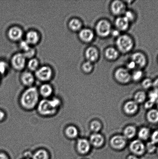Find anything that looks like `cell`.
<instances>
[{
  "label": "cell",
  "instance_id": "obj_1",
  "mask_svg": "<svg viewBox=\"0 0 158 159\" xmlns=\"http://www.w3.org/2000/svg\"><path fill=\"white\" fill-rule=\"evenodd\" d=\"M39 93L35 87H29L23 93L21 98V105L24 108L32 110L38 105Z\"/></svg>",
  "mask_w": 158,
  "mask_h": 159
},
{
  "label": "cell",
  "instance_id": "obj_2",
  "mask_svg": "<svg viewBox=\"0 0 158 159\" xmlns=\"http://www.w3.org/2000/svg\"><path fill=\"white\" fill-rule=\"evenodd\" d=\"M60 104L61 101L58 98L43 99L38 103V110L40 114L49 116L55 113Z\"/></svg>",
  "mask_w": 158,
  "mask_h": 159
},
{
  "label": "cell",
  "instance_id": "obj_3",
  "mask_svg": "<svg viewBox=\"0 0 158 159\" xmlns=\"http://www.w3.org/2000/svg\"><path fill=\"white\" fill-rule=\"evenodd\" d=\"M116 43L119 50L123 53L131 51L134 45L132 38L126 35L118 37Z\"/></svg>",
  "mask_w": 158,
  "mask_h": 159
},
{
  "label": "cell",
  "instance_id": "obj_4",
  "mask_svg": "<svg viewBox=\"0 0 158 159\" xmlns=\"http://www.w3.org/2000/svg\"><path fill=\"white\" fill-rule=\"evenodd\" d=\"M96 29L97 34L101 37H107L111 32L110 23L107 20H105L99 21L96 26Z\"/></svg>",
  "mask_w": 158,
  "mask_h": 159
},
{
  "label": "cell",
  "instance_id": "obj_5",
  "mask_svg": "<svg viewBox=\"0 0 158 159\" xmlns=\"http://www.w3.org/2000/svg\"><path fill=\"white\" fill-rule=\"evenodd\" d=\"M52 76V70L49 66L40 67L35 71L36 77L40 81L42 82H46L50 80Z\"/></svg>",
  "mask_w": 158,
  "mask_h": 159
},
{
  "label": "cell",
  "instance_id": "obj_6",
  "mask_svg": "<svg viewBox=\"0 0 158 159\" xmlns=\"http://www.w3.org/2000/svg\"><path fill=\"white\" fill-rule=\"evenodd\" d=\"M26 58L23 53H18L12 57L11 64L14 69L17 71H21L26 66Z\"/></svg>",
  "mask_w": 158,
  "mask_h": 159
},
{
  "label": "cell",
  "instance_id": "obj_7",
  "mask_svg": "<svg viewBox=\"0 0 158 159\" xmlns=\"http://www.w3.org/2000/svg\"><path fill=\"white\" fill-rule=\"evenodd\" d=\"M114 76L119 82L123 84L128 83L131 79V76L129 71L124 68L117 69L115 71Z\"/></svg>",
  "mask_w": 158,
  "mask_h": 159
},
{
  "label": "cell",
  "instance_id": "obj_8",
  "mask_svg": "<svg viewBox=\"0 0 158 159\" xmlns=\"http://www.w3.org/2000/svg\"><path fill=\"white\" fill-rule=\"evenodd\" d=\"M130 149L134 155L137 156L143 155L146 152L145 145L140 139L133 141L130 144Z\"/></svg>",
  "mask_w": 158,
  "mask_h": 159
},
{
  "label": "cell",
  "instance_id": "obj_9",
  "mask_svg": "<svg viewBox=\"0 0 158 159\" xmlns=\"http://www.w3.org/2000/svg\"><path fill=\"white\" fill-rule=\"evenodd\" d=\"M126 139L123 135H115L110 140L111 147L117 150L123 149L126 146Z\"/></svg>",
  "mask_w": 158,
  "mask_h": 159
},
{
  "label": "cell",
  "instance_id": "obj_10",
  "mask_svg": "<svg viewBox=\"0 0 158 159\" xmlns=\"http://www.w3.org/2000/svg\"><path fill=\"white\" fill-rule=\"evenodd\" d=\"M23 35L22 30L16 26L11 27L7 32L9 39L13 41H18L21 40Z\"/></svg>",
  "mask_w": 158,
  "mask_h": 159
},
{
  "label": "cell",
  "instance_id": "obj_11",
  "mask_svg": "<svg viewBox=\"0 0 158 159\" xmlns=\"http://www.w3.org/2000/svg\"><path fill=\"white\" fill-rule=\"evenodd\" d=\"M111 8L113 13L116 15H120L126 12V6L123 2L115 1L111 4Z\"/></svg>",
  "mask_w": 158,
  "mask_h": 159
},
{
  "label": "cell",
  "instance_id": "obj_12",
  "mask_svg": "<svg viewBox=\"0 0 158 159\" xmlns=\"http://www.w3.org/2000/svg\"><path fill=\"white\" fill-rule=\"evenodd\" d=\"M77 147L78 152L81 154H86L90 150L91 144L85 139H81L77 141Z\"/></svg>",
  "mask_w": 158,
  "mask_h": 159
},
{
  "label": "cell",
  "instance_id": "obj_13",
  "mask_svg": "<svg viewBox=\"0 0 158 159\" xmlns=\"http://www.w3.org/2000/svg\"><path fill=\"white\" fill-rule=\"evenodd\" d=\"M132 61L136 64L137 66L140 67H143L147 63V59L145 55L142 52L135 53L131 56Z\"/></svg>",
  "mask_w": 158,
  "mask_h": 159
},
{
  "label": "cell",
  "instance_id": "obj_14",
  "mask_svg": "<svg viewBox=\"0 0 158 159\" xmlns=\"http://www.w3.org/2000/svg\"><path fill=\"white\" fill-rule=\"evenodd\" d=\"M40 39L39 34L36 31H29L26 34L25 40L31 46L37 44Z\"/></svg>",
  "mask_w": 158,
  "mask_h": 159
},
{
  "label": "cell",
  "instance_id": "obj_15",
  "mask_svg": "<svg viewBox=\"0 0 158 159\" xmlns=\"http://www.w3.org/2000/svg\"><path fill=\"white\" fill-rule=\"evenodd\" d=\"M21 80L22 83L28 87H32L35 81V76L29 71H25L21 74Z\"/></svg>",
  "mask_w": 158,
  "mask_h": 159
},
{
  "label": "cell",
  "instance_id": "obj_16",
  "mask_svg": "<svg viewBox=\"0 0 158 159\" xmlns=\"http://www.w3.org/2000/svg\"><path fill=\"white\" fill-rule=\"evenodd\" d=\"M123 109L126 114L134 115L138 110V104L134 101H128L125 103Z\"/></svg>",
  "mask_w": 158,
  "mask_h": 159
},
{
  "label": "cell",
  "instance_id": "obj_17",
  "mask_svg": "<svg viewBox=\"0 0 158 159\" xmlns=\"http://www.w3.org/2000/svg\"><path fill=\"white\" fill-rule=\"evenodd\" d=\"M104 141L103 135L99 133H94L90 137L89 142L94 147H101L104 143Z\"/></svg>",
  "mask_w": 158,
  "mask_h": 159
},
{
  "label": "cell",
  "instance_id": "obj_18",
  "mask_svg": "<svg viewBox=\"0 0 158 159\" xmlns=\"http://www.w3.org/2000/svg\"><path fill=\"white\" fill-rule=\"evenodd\" d=\"M79 37L82 41L86 43H89L93 39L94 34L91 30L84 29L80 30Z\"/></svg>",
  "mask_w": 158,
  "mask_h": 159
},
{
  "label": "cell",
  "instance_id": "obj_19",
  "mask_svg": "<svg viewBox=\"0 0 158 159\" xmlns=\"http://www.w3.org/2000/svg\"><path fill=\"white\" fill-rule=\"evenodd\" d=\"M86 57L88 61L93 62L98 59L99 56V52L96 48L93 47H90L88 48L86 51Z\"/></svg>",
  "mask_w": 158,
  "mask_h": 159
},
{
  "label": "cell",
  "instance_id": "obj_20",
  "mask_svg": "<svg viewBox=\"0 0 158 159\" xmlns=\"http://www.w3.org/2000/svg\"><path fill=\"white\" fill-rule=\"evenodd\" d=\"M115 24L119 30L125 31L129 27V22L124 16L119 17L116 20Z\"/></svg>",
  "mask_w": 158,
  "mask_h": 159
},
{
  "label": "cell",
  "instance_id": "obj_21",
  "mask_svg": "<svg viewBox=\"0 0 158 159\" xmlns=\"http://www.w3.org/2000/svg\"><path fill=\"white\" fill-rule=\"evenodd\" d=\"M147 118L148 122L152 124H158V110L157 109H151L147 113Z\"/></svg>",
  "mask_w": 158,
  "mask_h": 159
},
{
  "label": "cell",
  "instance_id": "obj_22",
  "mask_svg": "<svg viewBox=\"0 0 158 159\" xmlns=\"http://www.w3.org/2000/svg\"><path fill=\"white\" fill-rule=\"evenodd\" d=\"M38 91L39 93L43 97L47 98L52 94L53 90L50 85L45 84L41 85Z\"/></svg>",
  "mask_w": 158,
  "mask_h": 159
},
{
  "label": "cell",
  "instance_id": "obj_23",
  "mask_svg": "<svg viewBox=\"0 0 158 159\" xmlns=\"http://www.w3.org/2000/svg\"><path fill=\"white\" fill-rule=\"evenodd\" d=\"M70 29L74 32L80 30L82 27V23L80 20L77 18H73L69 22Z\"/></svg>",
  "mask_w": 158,
  "mask_h": 159
},
{
  "label": "cell",
  "instance_id": "obj_24",
  "mask_svg": "<svg viewBox=\"0 0 158 159\" xmlns=\"http://www.w3.org/2000/svg\"><path fill=\"white\" fill-rule=\"evenodd\" d=\"M137 133L136 128L134 126L129 125L126 127L123 131V136L127 139L134 138Z\"/></svg>",
  "mask_w": 158,
  "mask_h": 159
},
{
  "label": "cell",
  "instance_id": "obj_25",
  "mask_svg": "<svg viewBox=\"0 0 158 159\" xmlns=\"http://www.w3.org/2000/svg\"><path fill=\"white\" fill-rule=\"evenodd\" d=\"M105 57L108 60H115L119 56L118 51L115 48L110 47L106 49L105 52Z\"/></svg>",
  "mask_w": 158,
  "mask_h": 159
},
{
  "label": "cell",
  "instance_id": "obj_26",
  "mask_svg": "<svg viewBox=\"0 0 158 159\" xmlns=\"http://www.w3.org/2000/svg\"><path fill=\"white\" fill-rule=\"evenodd\" d=\"M151 130L147 127H144L140 129L138 133V136L140 140L145 141L148 139L151 135Z\"/></svg>",
  "mask_w": 158,
  "mask_h": 159
},
{
  "label": "cell",
  "instance_id": "obj_27",
  "mask_svg": "<svg viewBox=\"0 0 158 159\" xmlns=\"http://www.w3.org/2000/svg\"><path fill=\"white\" fill-rule=\"evenodd\" d=\"M65 133L69 138H75L78 135V130L75 126H69L66 129Z\"/></svg>",
  "mask_w": 158,
  "mask_h": 159
},
{
  "label": "cell",
  "instance_id": "obj_28",
  "mask_svg": "<svg viewBox=\"0 0 158 159\" xmlns=\"http://www.w3.org/2000/svg\"><path fill=\"white\" fill-rule=\"evenodd\" d=\"M28 67L31 71H35L39 67V62L37 59L32 58L29 59L27 64Z\"/></svg>",
  "mask_w": 158,
  "mask_h": 159
},
{
  "label": "cell",
  "instance_id": "obj_29",
  "mask_svg": "<svg viewBox=\"0 0 158 159\" xmlns=\"http://www.w3.org/2000/svg\"><path fill=\"white\" fill-rule=\"evenodd\" d=\"M146 93L144 91H140L137 92L135 95L134 101L138 104L144 102L146 99Z\"/></svg>",
  "mask_w": 158,
  "mask_h": 159
},
{
  "label": "cell",
  "instance_id": "obj_30",
  "mask_svg": "<svg viewBox=\"0 0 158 159\" xmlns=\"http://www.w3.org/2000/svg\"><path fill=\"white\" fill-rule=\"evenodd\" d=\"M32 158L33 159H48L49 155L46 150L40 149L34 153Z\"/></svg>",
  "mask_w": 158,
  "mask_h": 159
},
{
  "label": "cell",
  "instance_id": "obj_31",
  "mask_svg": "<svg viewBox=\"0 0 158 159\" xmlns=\"http://www.w3.org/2000/svg\"><path fill=\"white\" fill-rule=\"evenodd\" d=\"M90 127L94 133H97L100 131L102 128L101 123L97 120L92 121L90 125Z\"/></svg>",
  "mask_w": 158,
  "mask_h": 159
},
{
  "label": "cell",
  "instance_id": "obj_32",
  "mask_svg": "<svg viewBox=\"0 0 158 159\" xmlns=\"http://www.w3.org/2000/svg\"><path fill=\"white\" fill-rule=\"evenodd\" d=\"M157 145L150 141L145 145L146 151L149 153H153L156 152Z\"/></svg>",
  "mask_w": 158,
  "mask_h": 159
},
{
  "label": "cell",
  "instance_id": "obj_33",
  "mask_svg": "<svg viewBox=\"0 0 158 159\" xmlns=\"http://www.w3.org/2000/svg\"><path fill=\"white\" fill-rule=\"evenodd\" d=\"M8 70V65L4 61H0V76L6 74Z\"/></svg>",
  "mask_w": 158,
  "mask_h": 159
},
{
  "label": "cell",
  "instance_id": "obj_34",
  "mask_svg": "<svg viewBox=\"0 0 158 159\" xmlns=\"http://www.w3.org/2000/svg\"><path fill=\"white\" fill-rule=\"evenodd\" d=\"M148 98L150 101L156 103L158 99V92L153 89L148 93Z\"/></svg>",
  "mask_w": 158,
  "mask_h": 159
},
{
  "label": "cell",
  "instance_id": "obj_35",
  "mask_svg": "<svg viewBox=\"0 0 158 159\" xmlns=\"http://www.w3.org/2000/svg\"><path fill=\"white\" fill-rule=\"evenodd\" d=\"M93 66L92 62L87 61L83 63L82 66V69L86 73L90 72L93 69Z\"/></svg>",
  "mask_w": 158,
  "mask_h": 159
},
{
  "label": "cell",
  "instance_id": "obj_36",
  "mask_svg": "<svg viewBox=\"0 0 158 159\" xmlns=\"http://www.w3.org/2000/svg\"><path fill=\"white\" fill-rule=\"evenodd\" d=\"M143 72L140 70H137L134 71L131 76V79H132L134 81H138L140 80L143 77Z\"/></svg>",
  "mask_w": 158,
  "mask_h": 159
},
{
  "label": "cell",
  "instance_id": "obj_37",
  "mask_svg": "<svg viewBox=\"0 0 158 159\" xmlns=\"http://www.w3.org/2000/svg\"><path fill=\"white\" fill-rule=\"evenodd\" d=\"M20 48L23 52H26L32 47L25 40L21 41L20 43Z\"/></svg>",
  "mask_w": 158,
  "mask_h": 159
},
{
  "label": "cell",
  "instance_id": "obj_38",
  "mask_svg": "<svg viewBox=\"0 0 158 159\" xmlns=\"http://www.w3.org/2000/svg\"><path fill=\"white\" fill-rule=\"evenodd\" d=\"M153 81L150 79H146L143 81L142 83V86L145 89H149L152 87Z\"/></svg>",
  "mask_w": 158,
  "mask_h": 159
},
{
  "label": "cell",
  "instance_id": "obj_39",
  "mask_svg": "<svg viewBox=\"0 0 158 159\" xmlns=\"http://www.w3.org/2000/svg\"><path fill=\"white\" fill-rule=\"evenodd\" d=\"M23 54H24L26 59L28 58L29 59H32L33 58V56L35 55V50L34 48H31L29 50L26 51V52H23Z\"/></svg>",
  "mask_w": 158,
  "mask_h": 159
},
{
  "label": "cell",
  "instance_id": "obj_40",
  "mask_svg": "<svg viewBox=\"0 0 158 159\" xmlns=\"http://www.w3.org/2000/svg\"><path fill=\"white\" fill-rule=\"evenodd\" d=\"M151 141L156 144H158V129L155 130L151 133Z\"/></svg>",
  "mask_w": 158,
  "mask_h": 159
},
{
  "label": "cell",
  "instance_id": "obj_41",
  "mask_svg": "<svg viewBox=\"0 0 158 159\" xmlns=\"http://www.w3.org/2000/svg\"><path fill=\"white\" fill-rule=\"evenodd\" d=\"M125 15V18L130 22L133 21L135 18V15L134 13L131 11H126V12L124 14Z\"/></svg>",
  "mask_w": 158,
  "mask_h": 159
},
{
  "label": "cell",
  "instance_id": "obj_42",
  "mask_svg": "<svg viewBox=\"0 0 158 159\" xmlns=\"http://www.w3.org/2000/svg\"><path fill=\"white\" fill-rule=\"evenodd\" d=\"M155 104H156L155 103L153 102L152 101H150L148 99V101L145 102L144 104V107L145 108L147 109H152V107H154Z\"/></svg>",
  "mask_w": 158,
  "mask_h": 159
},
{
  "label": "cell",
  "instance_id": "obj_43",
  "mask_svg": "<svg viewBox=\"0 0 158 159\" xmlns=\"http://www.w3.org/2000/svg\"><path fill=\"white\" fill-rule=\"evenodd\" d=\"M136 66H137V65H136V64L132 61H131L127 65V68L128 70H132L136 68Z\"/></svg>",
  "mask_w": 158,
  "mask_h": 159
},
{
  "label": "cell",
  "instance_id": "obj_44",
  "mask_svg": "<svg viewBox=\"0 0 158 159\" xmlns=\"http://www.w3.org/2000/svg\"><path fill=\"white\" fill-rule=\"evenodd\" d=\"M152 87L154 89L158 92V78L153 82Z\"/></svg>",
  "mask_w": 158,
  "mask_h": 159
},
{
  "label": "cell",
  "instance_id": "obj_45",
  "mask_svg": "<svg viewBox=\"0 0 158 159\" xmlns=\"http://www.w3.org/2000/svg\"><path fill=\"white\" fill-rule=\"evenodd\" d=\"M5 117V114L2 111L0 110V122L2 121Z\"/></svg>",
  "mask_w": 158,
  "mask_h": 159
},
{
  "label": "cell",
  "instance_id": "obj_46",
  "mask_svg": "<svg viewBox=\"0 0 158 159\" xmlns=\"http://www.w3.org/2000/svg\"><path fill=\"white\" fill-rule=\"evenodd\" d=\"M0 159H9L5 154L1 152L0 153Z\"/></svg>",
  "mask_w": 158,
  "mask_h": 159
},
{
  "label": "cell",
  "instance_id": "obj_47",
  "mask_svg": "<svg viewBox=\"0 0 158 159\" xmlns=\"http://www.w3.org/2000/svg\"><path fill=\"white\" fill-rule=\"evenodd\" d=\"M120 34V32L118 30H115L113 31L112 32V35L114 37H117Z\"/></svg>",
  "mask_w": 158,
  "mask_h": 159
},
{
  "label": "cell",
  "instance_id": "obj_48",
  "mask_svg": "<svg viewBox=\"0 0 158 159\" xmlns=\"http://www.w3.org/2000/svg\"><path fill=\"white\" fill-rule=\"evenodd\" d=\"M127 159H139L137 156L135 155H129Z\"/></svg>",
  "mask_w": 158,
  "mask_h": 159
},
{
  "label": "cell",
  "instance_id": "obj_49",
  "mask_svg": "<svg viewBox=\"0 0 158 159\" xmlns=\"http://www.w3.org/2000/svg\"><path fill=\"white\" fill-rule=\"evenodd\" d=\"M156 107H157V109L158 110V99L156 102Z\"/></svg>",
  "mask_w": 158,
  "mask_h": 159
},
{
  "label": "cell",
  "instance_id": "obj_50",
  "mask_svg": "<svg viewBox=\"0 0 158 159\" xmlns=\"http://www.w3.org/2000/svg\"><path fill=\"white\" fill-rule=\"evenodd\" d=\"M156 153L157 154V155H158V144L157 146V150H156Z\"/></svg>",
  "mask_w": 158,
  "mask_h": 159
},
{
  "label": "cell",
  "instance_id": "obj_51",
  "mask_svg": "<svg viewBox=\"0 0 158 159\" xmlns=\"http://www.w3.org/2000/svg\"><path fill=\"white\" fill-rule=\"evenodd\" d=\"M1 76H0V81H1Z\"/></svg>",
  "mask_w": 158,
  "mask_h": 159
},
{
  "label": "cell",
  "instance_id": "obj_52",
  "mask_svg": "<svg viewBox=\"0 0 158 159\" xmlns=\"http://www.w3.org/2000/svg\"></svg>",
  "mask_w": 158,
  "mask_h": 159
}]
</instances>
